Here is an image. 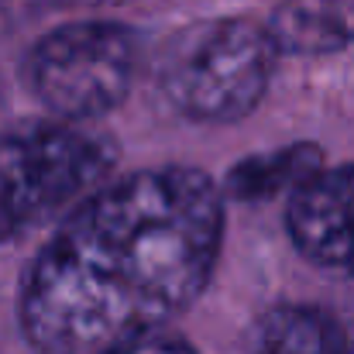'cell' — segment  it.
Here are the masks:
<instances>
[{
  "instance_id": "cell-1",
  "label": "cell",
  "mask_w": 354,
  "mask_h": 354,
  "mask_svg": "<svg viewBox=\"0 0 354 354\" xmlns=\"http://www.w3.org/2000/svg\"><path fill=\"white\" fill-rule=\"evenodd\" d=\"M224 221V189L193 165L104 183L24 268V341L38 354H107L165 330L210 286Z\"/></svg>"
},
{
  "instance_id": "cell-2",
  "label": "cell",
  "mask_w": 354,
  "mask_h": 354,
  "mask_svg": "<svg viewBox=\"0 0 354 354\" xmlns=\"http://www.w3.org/2000/svg\"><path fill=\"white\" fill-rule=\"evenodd\" d=\"M279 41L251 17H210L183 28L158 55V90L176 114L234 124L268 93Z\"/></svg>"
},
{
  "instance_id": "cell-3",
  "label": "cell",
  "mask_w": 354,
  "mask_h": 354,
  "mask_svg": "<svg viewBox=\"0 0 354 354\" xmlns=\"http://www.w3.org/2000/svg\"><path fill=\"white\" fill-rule=\"evenodd\" d=\"M118 148L80 124H24L0 134V244L69 217L111 183Z\"/></svg>"
},
{
  "instance_id": "cell-4",
  "label": "cell",
  "mask_w": 354,
  "mask_h": 354,
  "mask_svg": "<svg viewBox=\"0 0 354 354\" xmlns=\"http://www.w3.org/2000/svg\"><path fill=\"white\" fill-rule=\"evenodd\" d=\"M138 76V38L118 21H69L24 55L28 90L66 124L104 118L127 100Z\"/></svg>"
},
{
  "instance_id": "cell-5",
  "label": "cell",
  "mask_w": 354,
  "mask_h": 354,
  "mask_svg": "<svg viewBox=\"0 0 354 354\" xmlns=\"http://www.w3.org/2000/svg\"><path fill=\"white\" fill-rule=\"evenodd\" d=\"M286 234L310 265L354 279V162L313 172L286 196Z\"/></svg>"
},
{
  "instance_id": "cell-6",
  "label": "cell",
  "mask_w": 354,
  "mask_h": 354,
  "mask_svg": "<svg viewBox=\"0 0 354 354\" xmlns=\"http://www.w3.org/2000/svg\"><path fill=\"white\" fill-rule=\"evenodd\" d=\"M248 354H354V317L324 303L272 306L254 324Z\"/></svg>"
},
{
  "instance_id": "cell-7",
  "label": "cell",
  "mask_w": 354,
  "mask_h": 354,
  "mask_svg": "<svg viewBox=\"0 0 354 354\" xmlns=\"http://www.w3.org/2000/svg\"><path fill=\"white\" fill-rule=\"evenodd\" d=\"M320 169H324L320 148L303 141V145H289V148L237 162L221 189L234 200H272V196L292 193Z\"/></svg>"
},
{
  "instance_id": "cell-8",
  "label": "cell",
  "mask_w": 354,
  "mask_h": 354,
  "mask_svg": "<svg viewBox=\"0 0 354 354\" xmlns=\"http://www.w3.org/2000/svg\"><path fill=\"white\" fill-rule=\"evenodd\" d=\"M107 354H196V348L189 341L169 334V330H155V334H145L138 341H127V344H120V348H114V351H107Z\"/></svg>"
},
{
  "instance_id": "cell-9",
  "label": "cell",
  "mask_w": 354,
  "mask_h": 354,
  "mask_svg": "<svg viewBox=\"0 0 354 354\" xmlns=\"http://www.w3.org/2000/svg\"><path fill=\"white\" fill-rule=\"evenodd\" d=\"M62 3H90V7H100V3H124V0H62Z\"/></svg>"
}]
</instances>
